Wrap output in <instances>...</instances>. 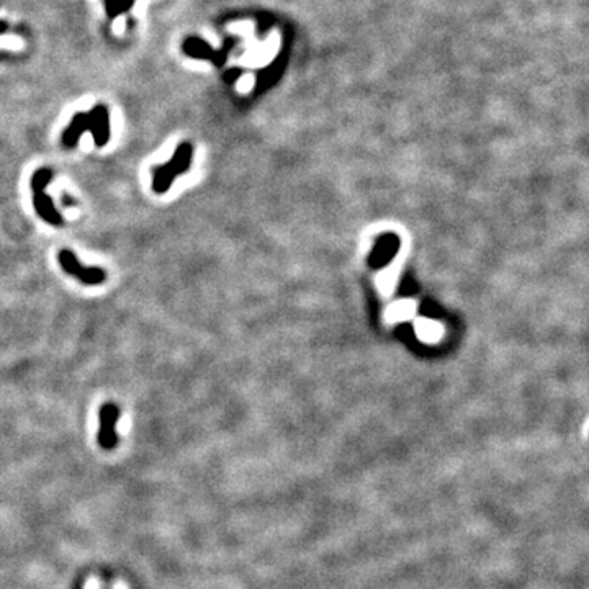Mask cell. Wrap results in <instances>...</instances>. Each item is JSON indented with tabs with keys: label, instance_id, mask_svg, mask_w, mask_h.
Wrapping results in <instances>:
<instances>
[{
	"label": "cell",
	"instance_id": "ba28073f",
	"mask_svg": "<svg viewBox=\"0 0 589 589\" xmlns=\"http://www.w3.org/2000/svg\"><path fill=\"white\" fill-rule=\"evenodd\" d=\"M414 311V305L411 301H398L396 305L391 306L390 316L395 319V321H400V319L409 318Z\"/></svg>",
	"mask_w": 589,
	"mask_h": 589
},
{
	"label": "cell",
	"instance_id": "3957f363",
	"mask_svg": "<svg viewBox=\"0 0 589 589\" xmlns=\"http://www.w3.org/2000/svg\"><path fill=\"white\" fill-rule=\"evenodd\" d=\"M58 262L66 273L72 275L84 285H100L106 280V272L100 267H86L69 249H63L58 254Z\"/></svg>",
	"mask_w": 589,
	"mask_h": 589
},
{
	"label": "cell",
	"instance_id": "5b68a950",
	"mask_svg": "<svg viewBox=\"0 0 589 589\" xmlns=\"http://www.w3.org/2000/svg\"><path fill=\"white\" fill-rule=\"evenodd\" d=\"M89 120H91V130L94 134L95 144L102 148L109 143L110 138V125H109V114L104 106H97L92 114H89Z\"/></svg>",
	"mask_w": 589,
	"mask_h": 589
},
{
	"label": "cell",
	"instance_id": "6da1fadb",
	"mask_svg": "<svg viewBox=\"0 0 589 589\" xmlns=\"http://www.w3.org/2000/svg\"><path fill=\"white\" fill-rule=\"evenodd\" d=\"M192 162V146L182 143L173 153L172 159L164 166H157L153 169V190L156 193H166L172 187L173 181L182 173L188 172Z\"/></svg>",
	"mask_w": 589,
	"mask_h": 589
},
{
	"label": "cell",
	"instance_id": "9c48e42d",
	"mask_svg": "<svg viewBox=\"0 0 589 589\" xmlns=\"http://www.w3.org/2000/svg\"><path fill=\"white\" fill-rule=\"evenodd\" d=\"M63 203H64V205H76L74 201H72V200L69 198V195H66V193L63 195Z\"/></svg>",
	"mask_w": 589,
	"mask_h": 589
},
{
	"label": "cell",
	"instance_id": "52a82bcc",
	"mask_svg": "<svg viewBox=\"0 0 589 589\" xmlns=\"http://www.w3.org/2000/svg\"><path fill=\"white\" fill-rule=\"evenodd\" d=\"M418 334L419 338L424 341H436L439 339V336L442 334V329L439 324L428 321V319H423V321L418 323Z\"/></svg>",
	"mask_w": 589,
	"mask_h": 589
},
{
	"label": "cell",
	"instance_id": "7a4b0ae2",
	"mask_svg": "<svg viewBox=\"0 0 589 589\" xmlns=\"http://www.w3.org/2000/svg\"><path fill=\"white\" fill-rule=\"evenodd\" d=\"M53 178V171L48 167L38 169L31 177V192H33V206L38 216L51 226H61L64 223L61 213L56 210L53 200L46 195V185Z\"/></svg>",
	"mask_w": 589,
	"mask_h": 589
},
{
	"label": "cell",
	"instance_id": "8992f818",
	"mask_svg": "<svg viewBox=\"0 0 589 589\" xmlns=\"http://www.w3.org/2000/svg\"><path fill=\"white\" fill-rule=\"evenodd\" d=\"M89 130H91V120H89V115H84V114L76 115L69 128H67L63 134V143L66 148H74L79 141V138L82 136V133L89 131Z\"/></svg>",
	"mask_w": 589,
	"mask_h": 589
},
{
	"label": "cell",
	"instance_id": "277c9868",
	"mask_svg": "<svg viewBox=\"0 0 589 589\" xmlns=\"http://www.w3.org/2000/svg\"><path fill=\"white\" fill-rule=\"evenodd\" d=\"M120 419V408L115 403H105L100 408V429H99V444L106 450H111L118 444V436L115 426Z\"/></svg>",
	"mask_w": 589,
	"mask_h": 589
}]
</instances>
